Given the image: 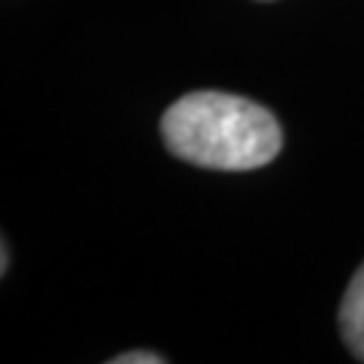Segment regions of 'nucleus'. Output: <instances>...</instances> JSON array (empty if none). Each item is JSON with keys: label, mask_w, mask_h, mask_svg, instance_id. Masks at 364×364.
<instances>
[{"label": "nucleus", "mask_w": 364, "mask_h": 364, "mask_svg": "<svg viewBox=\"0 0 364 364\" xmlns=\"http://www.w3.org/2000/svg\"><path fill=\"white\" fill-rule=\"evenodd\" d=\"M170 154L210 170H257L270 165L284 132L278 119L240 95L189 92L159 122Z\"/></svg>", "instance_id": "f257e3e1"}, {"label": "nucleus", "mask_w": 364, "mask_h": 364, "mask_svg": "<svg viewBox=\"0 0 364 364\" xmlns=\"http://www.w3.org/2000/svg\"><path fill=\"white\" fill-rule=\"evenodd\" d=\"M340 335L346 340L348 351L364 362V264L353 273L346 297L340 302Z\"/></svg>", "instance_id": "f03ea898"}, {"label": "nucleus", "mask_w": 364, "mask_h": 364, "mask_svg": "<svg viewBox=\"0 0 364 364\" xmlns=\"http://www.w3.org/2000/svg\"><path fill=\"white\" fill-rule=\"evenodd\" d=\"M165 356L159 353H149V351H130V353H119L111 359V364H162Z\"/></svg>", "instance_id": "7ed1b4c3"}]
</instances>
